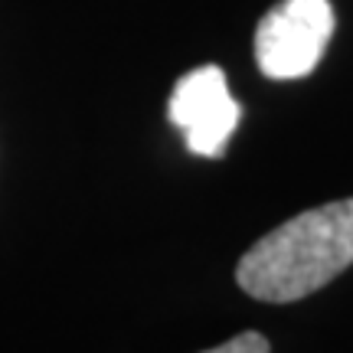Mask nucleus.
Returning <instances> with one entry per match:
<instances>
[{
  "label": "nucleus",
  "instance_id": "nucleus-1",
  "mask_svg": "<svg viewBox=\"0 0 353 353\" xmlns=\"http://www.w3.org/2000/svg\"><path fill=\"white\" fill-rule=\"evenodd\" d=\"M353 265V196L272 229L236 265L239 288L268 304L301 301Z\"/></svg>",
  "mask_w": 353,
  "mask_h": 353
},
{
  "label": "nucleus",
  "instance_id": "nucleus-2",
  "mask_svg": "<svg viewBox=\"0 0 353 353\" xmlns=\"http://www.w3.org/2000/svg\"><path fill=\"white\" fill-rule=\"evenodd\" d=\"M334 37L330 0H281L255 30V63L268 79L307 76Z\"/></svg>",
  "mask_w": 353,
  "mask_h": 353
},
{
  "label": "nucleus",
  "instance_id": "nucleus-3",
  "mask_svg": "<svg viewBox=\"0 0 353 353\" xmlns=\"http://www.w3.org/2000/svg\"><path fill=\"white\" fill-rule=\"evenodd\" d=\"M167 114L187 138V148L200 157H223L232 131L239 128L242 108L229 95L219 65H200L174 85Z\"/></svg>",
  "mask_w": 353,
  "mask_h": 353
},
{
  "label": "nucleus",
  "instance_id": "nucleus-4",
  "mask_svg": "<svg viewBox=\"0 0 353 353\" xmlns=\"http://www.w3.org/2000/svg\"><path fill=\"white\" fill-rule=\"evenodd\" d=\"M203 353H272L268 341H265L262 334H255V330H245L239 337H232V341L219 343L213 350H203Z\"/></svg>",
  "mask_w": 353,
  "mask_h": 353
}]
</instances>
